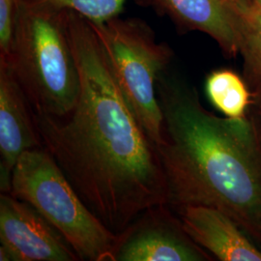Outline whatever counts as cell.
I'll use <instances>...</instances> for the list:
<instances>
[{
	"label": "cell",
	"mask_w": 261,
	"mask_h": 261,
	"mask_svg": "<svg viewBox=\"0 0 261 261\" xmlns=\"http://www.w3.org/2000/svg\"><path fill=\"white\" fill-rule=\"evenodd\" d=\"M259 112H260V115H261V107H260V109H259Z\"/></svg>",
	"instance_id": "16"
},
{
	"label": "cell",
	"mask_w": 261,
	"mask_h": 261,
	"mask_svg": "<svg viewBox=\"0 0 261 261\" xmlns=\"http://www.w3.org/2000/svg\"><path fill=\"white\" fill-rule=\"evenodd\" d=\"M59 11H72L84 19L101 23L116 18L127 0H22Z\"/></svg>",
	"instance_id": "13"
},
{
	"label": "cell",
	"mask_w": 261,
	"mask_h": 261,
	"mask_svg": "<svg viewBox=\"0 0 261 261\" xmlns=\"http://www.w3.org/2000/svg\"><path fill=\"white\" fill-rule=\"evenodd\" d=\"M205 90L209 101L226 117L242 119L252 103L251 93L242 79L230 70H218L207 76Z\"/></svg>",
	"instance_id": "11"
},
{
	"label": "cell",
	"mask_w": 261,
	"mask_h": 261,
	"mask_svg": "<svg viewBox=\"0 0 261 261\" xmlns=\"http://www.w3.org/2000/svg\"><path fill=\"white\" fill-rule=\"evenodd\" d=\"M9 194L34 207L81 260L115 261L121 235L113 233L90 211L44 147L28 150L19 157Z\"/></svg>",
	"instance_id": "4"
},
{
	"label": "cell",
	"mask_w": 261,
	"mask_h": 261,
	"mask_svg": "<svg viewBox=\"0 0 261 261\" xmlns=\"http://www.w3.org/2000/svg\"><path fill=\"white\" fill-rule=\"evenodd\" d=\"M43 147L33 109L11 67L0 63V187L9 193L11 176L19 157Z\"/></svg>",
	"instance_id": "8"
},
{
	"label": "cell",
	"mask_w": 261,
	"mask_h": 261,
	"mask_svg": "<svg viewBox=\"0 0 261 261\" xmlns=\"http://www.w3.org/2000/svg\"><path fill=\"white\" fill-rule=\"evenodd\" d=\"M5 64L11 67L34 112L63 116L74 109L80 81L65 11L20 0L12 56Z\"/></svg>",
	"instance_id": "3"
},
{
	"label": "cell",
	"mask_w": 261,
	"mask_h": 261,
	"mask_svg": "<svg viewBox=\"0 0 261 261\" xmlns=\"http://www.w3.org/2000/svg\"><path fill=\"white\" fill-rule=\"evenodd\" d=\"M115 261H205L210 253L185 232L168 204L150 208L123 232Z\"/></svg>",
	"instance_id": "7"
},
{
	"label": "cell",
	"mask_w": 261,
	"mask_h": 261,
	"mask_svg": "<svg viewBox=\"0 0 261 261\" xmlns=\"http://www.w3.org/2000/svg\"><path fill=\"white\" fill-rule=\"evenodd\" d=\"M157 96L163 113L157 150L168 205L218 209L261 246L260 122L249 114L217 116L194 89L163 74Z\"/></svg>",
	"instance_id": "2"
},
{
	"label": "cell",
	"mask_w": 261,
	"mask_h": 261,
	"mask_svg": "<svg viewBox=\"0 0 261 261\" xmlns=\"http://www.w3.org/2000/svg\"><path fill=\"white\" fill-rule=\"evenodd\" d=\"M89 23L109 59L126 102L158 148L163 142V113L157 83L170 57L168 47L158 44L149 28L135 19L116 17L101 23Z\"/></svg>",
	"instance_id": "5"
},
{
	"label": "cell",
	"mask_w": 261,
	"mask_h": 261,
	"mask_svg": "<svg viewBox=\"0 0 261 261\" xmlns=\"http://www.w3.org/2000/svg\"><path fill=\"white\" fill-rule=\"evenodd\" d=\"M65 21L79 99L63 116L33 111L34 120L43 147L77 195L120 235L150 208L168 204L166 179L157 147L126 102L89 21L72 11Z\"/></svg>",
	"instance_id": "1"
},
{
	"label": "cell",
	"mask_w": 261,
	"mask_h": 261,
	"mask_svg": "<svg viewBox=\"0 0 261 261\" xmlns=\"http://www.w3.org/2000/svg\"><path fill=\"white\" fill-rule=\"evenodd\" d=\"M240 20L239 51L247 73L261 94V8L251 0H237Z\"/></svg>",
	"instance_id": "12"
},
{
	"label": "cell",
	"mask_w": 261,
	"mask_h": 261,
	"mask_svg": "<svg viewBox=\"0 0 261 261\" xmlns=\"http://www.w3.org/2000/svg\"><path fill=\"white\" fill-rule=\"evenodd\" d=\"M0 260H81L55 226L37 210L12 196H0Z\"/></svg>",
	"instance_id": "6"
},
{
	"label": "cell",
	"mask_w": 261,
	"mask_h": 261,
	"mask_svg": "<svg viewBox=\"0 0 261 261\" xmlns=\"http://www.w3.org/2000/svg\"><path fill=\"white\" fill-rule=\"evenodd\" d=\"M183 229L193 241L222 261H261V249L229 216L212 207L176 208Z\"/></svg>",
	"instance_id": "9"
},
{
	"label": "cell",
	"mask_w": 261,
	"mask_h": 261,
	"mask_svg": "<svg viewBox=\"0 0 261 261\" xmlns=\"http://www.w3.org/2000/svg\"><path fill=\"white\" fill-rule=\"evenodd\" d=\"M189 27L208 34L228 55L239 51L240 20L237 0H163Z\"/></svg>",
	"instance_id": "10"
},
{
	"label": "cell",
	"mask_w": 261,
	"mask_h": 261,
	"mask_svg": "<svg viewBox=\"0 0 261 261\" xmlns=\"http://www.w3.org/2000/svg\"><path fill=\"white\" fill-rule=\"evenodd\" d=\"M252 3H254L255 5H257L258 7H260L261 8V0H251Z\"/></svg>",
	"instance_id": "15"
},
{
	"label": "cell",
	"mask_w": 261,
	"mask_h": 261,
	"mask_svg": "<svg viewBox=\"0 0 261 261\" xmlns=\"http://www.w3.org/2000/svg\"><path fill=\"white\" fill-rule=\"evenodd\" d=\"M20 0H0V62L8 63L12 56L19 19Z\"/></svg>",
	"instance_id": "14"
}]
</instances>
